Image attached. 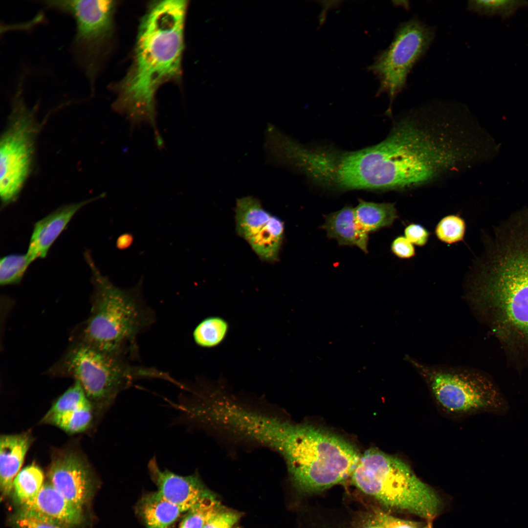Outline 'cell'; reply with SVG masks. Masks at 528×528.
<instances>
[{
	"label": "cell",
	"instance_id": "obj_1",
	"mask_svg": "<svg viewBox=\"0 0 528 528\" xmlns=\"http://www.w3.org/2000/svg\"><path fill=\"white\" fill-rule=\"evenodd\" d=\"M187 5L183 0L158 1L141 21L133 66L120 85L114 105L132 124H154L156 90L180 74Z\"/></svg>",
	"mask_w": 528,
	"mask_h": 528
},
{
	"label": "cell",
	"instance_id": "obj_2",
	"mask_svg": "<svg viewBox=\"0 0 528 528\" xmlns=\"http://www.w3.org/2000/svg\"><path fill=\"white\" fill-rule=\"evenodd\" d=\"M433 114H410L379 143L386 190L426 183L469 160L465 132Z\"/></svg>",
	"mask_w": 528,
	"mask_h": 528
},
{
	"label": "cell",
	"instance_id": "obj_3",
	"mask_svg": "<svg viewBox=\"0 0 528 528\" xmlns=\"http://www.w3.org/2000/svg\"><path fill=\"white\" fill-rule=\"evenodd\" d=\"M473 285V300L507 334L528 342V218L496 228Z\"/></svg>",
	"mask_w": 528,
	"mask_h": 528
},
{
	"label": "cell",
	"instance_id": "obj_4",
	"mask_svg": "<svg viewBox=\"0 0 528 528\" xmlns=\"http://www.w3.org/2000/svg\"><path fill=\"white\" fill-rule=\"evenodd\" d=\"M85 255L92 272L91 308L72 338L134 360L137 337L155 321L142 296V280L131 288L119 287L101 274L88 254Z\"/></svg>",
	"mask_w": 528,
	"mask_h": 528
},
{
	"label": "cell",
	"instance_id": "obj_5",
	"mask_svg": "<svg viewBox=\"0 0 528 528\" xmlns=\"http://www.w3.org/2000/svg\"><path fill=\"white\" fill-rule=\"evenodd\" d=\"M281 455L294 484L320 491L351 476L361 455L355 447L330 431L289 422Z\"/></svg>",
	"mask_w": 528,
	"mask_h": 528
},
{
	"label": "cell",
	"instance_id": "obj_6",
	"mask_svg": "<svg viewBox=\"0 0 528 528\" xmlns=\"http://www.w3.org/2000/svg\"><path fill=\"white\" fill-rule=\"evenodd\" d=\"M131 360L72 338L66 352L47 372L51 375L78 381L91 404L102 413L138 379L171 378L167 373L132 364Z\"/></svg>",
	"mask_w": 528,
	"mask_h": 528
},
{
	"label": "cell",
	"instance_id": "obj_7",
	"mask_svg": "<svg viewBox=\"0 0 528 528\" xmlns=\"http://www.w3.org/2000/svg\"><path fill=\"white\" fill-rule=\"evenodd\" d=\"M353 484L384 506L429 520L438 514L440 500L406 462L376 448L367 450L352 475Z\"/></svg>",
	"mask_w": 528,
	"mask_h": 528
},
{
	"label": "cell",
	"instance_id": "obj_8",
	"mask_svg": "<svg viewBox=\"0 0 528 528\" xmlns=\"http://www.w3.org/2000/svg\"><path fill=\"white\" fill-rule=\"evenodd\" d=\"M406 359L426 381L435 399L445 411L454 414L487 412L502 415L509 405L487 378L473 371L437 368L409 356Z\"/></svg>",
	"mask_w": 528,
	"mask_h": 528
},
{
	"label": "cell",
	"instance_id": "obj_9",
	"mask_svg": "<svg viewBox=\"0 0 528 528\" xmlns=\"http://www.w3.org/2000/svg\"><path fill=\"white\" fill-rule=\"evenodd\" d=\"M22 93L20 82L0 138V197L3 206L17 199L31 173L41 126L36 117L37 106L29 108Z\"/></svg>",
	"mask_w": 528,
	"mask_h": 528
},
{
	"label": "cell",
	"instance_id": "obj_10",
	"mask_svg": "<svg viewBox=\"0 0 528 528\" xmlns=\"http://www.w3.org/2000/svg\"><path fill=\"white\" fill-rule=\"evenodd\" d=\"M44 5L71 16L76 32L72 43L75 61L92 86L98 58L113 27L115 2L108 0H49Z\"/></svg>",
	"mask_w": 528,
	"mask_h": 528
},
{
	"label": "cell",
	"instance_id": "obj_11",
	"mask_svg": "<svg viewBox=\"0 0 528 528\" xmlns=\"http://www.w3.org/2000/svg\"><path fill=\"white\" fill-rule=\"evenodd\" d=\"M434 27L413 18L400 24L390 45L371 66L379 81L378 94L386 93L390 99L387 114L396 96L407 86L408 76L422 58L435 37Z\"/></svg>",
	"mask_w": 528,
	"mask_h": 528
},
{
	"label": "cell",
	"instance_id": "obj_12",
	"mask_svg": "<svg viewBox=\"0 0 528 528\" xmlns=\"http://www.w3.org/2000/svg\"><path fill=\"white\" fill-rule=\"evenodd\" d=\"M236 229L263 261L278 260L284 233V224L271 215L256 198L247 196L237 200Z\"/></svg>",
	"mask_w": 528,
	"mask_h": 528
},
{
	"label": "cell",
	"instance_id": "obj_13",
	"mask_svg": "<svg viewBox=\"0 0 528 528\" xmlns=\"http://www.w3.org/2000/svg\"><path fill=\"white\" fill-rule=\"evenodd\" d=\"M47 476L50 484L69 502L82 508L91 497L95 485L93 473L78 453L65 451L52 460Z\"/></svg>",
	"mask_w": 528,
	"mask_h": 528
},
{
	"label": "cell",
	"instance_id": "obj_14",
	"mask_svg": "<svg viewBox=\"0 0 528 528\" xmlns=\"http://www.w3.org/2000/svg\"><path fill=\"white\" fill-rule=\"evenodd\" d=\"M148 465L150 474L157 486V491L182 512L188 511L210 493L195 474L181 476L167 469L162 470L155 457L150 460Z\"/></svg>",
	"mask_w": 528,
	"mask_h": 528
},
{
	"label": "cell",
	"instance_id": "obj_15",
	"mask_svg": "<svg viewBox=\"0 0 528 528\" xmlns=\"http://www.w3.org/2000/svg\"><path fill=\"white\" fill-rule=\"evenodd\" d=\"M20 510L69 528L83 520L82 508L69 502L50 483L44 484L35 497L22 505Z\"/></svg>",
	"mask_w": 528,
	"mask_h": 528
},
{
	"label": "cell",
	"instance_id": "obj_16",
	"mask_svg": "<svg viewBox=\"0 0 528 528\" xmlns=\"http://www.w3.org/2000/svg\"><path fill=\"white\" fill-rule=\"evenodd\" d=\"M93 200L65 205L37 221L34 226L26 253L31 260L45 258L50 246L73 216Z\"/></svg>",
	"mask_w": 528,
	"mask_h": 528
},
{
	"label": "cell",
	"instance_id": "obj_17",
	"mask_svg": "<svg viewBox=\"0 0 528 528\" xmlns=\"http://www.w3.org/2000/svg\"><path fill=\"white\" fill-rule=\"evenodd\" d=\"M32 442L27 433L2 435L0 438V488L1 498L13 489L15 478L20 471Z\"/></svg>",
	"mask_w": 528,
	"mask_h": 528
},
{
	"label": "cell",
	"instance_id": "obj_18",
	"mask_svg": "<svg viewBox=\"0 0 528 528\" xmlns=\"http://www.w3.org/2000/svg\"><path fill=\"white\" fill-rule=\"evenodd\" d=\"M325 219L321 228L328 238L335 239L340 245L356 246L368 253L369 234L358 223L354 208L346 206Z\"/></svg>",
	"mask_w": 528,
	"mask_h": 528
},
{
	"label": "cell",
	"instance_id": "obj_19",
	"mask_svg": "<svg viewBox=\"0 0 528 528\" xmlns=\"http://www.w3.org/2000/svg\"><path fill=\"white\" fill-rule=\"evenodd\" d=\"M139 512L147 528H167L183 512L156 491L141 500Z\"/></svg>",
	"mask_w": 528,
	"mask_h": 528
},
{
	"label": "cell",
	"instance_id": "obj_20",
	"mask_svg": "<svg viewBox=\"0 0 528 528\" xmlns=\"http://www.w3.org/2000/svg\"><path fill=\"white\" fill-rule=\"evenodd\" d=\"M354 209L358 223L368 234L391 226L398 218L392 203H375L359 199Z\"/></svg>",
	"mask_w": 528,
	"mask_h": 528
},
{
	"label": "cell",
	"instance_id": "obj_21",
	"mask_svg": "<svg viewBox=\"0 0 528 528\" xmlns=\"http://www.w3.org/2000/svg\"><path fill=\"white\" fill-rule=\"evenodd\" d=\"M44 475L37 465L30 464L20 471L14 479L13 489L22 506L35 497L44 485Z\"/></svg>",
	"mask_w": 528,
	"mask_h": 528
},
{
	"label": "cell",
	"instance_id": "obj_22",
	"mask_svg": "<svg viewBox=\"0 0 528 528\" xmlns=\"http://www.w3.org/2000/svg\"><path fill=\"white\" fill-rule=\"evenodd\" d=\"M228 329L227 322L220 317H210L195 328L193 337L197 344L205 348L215 347L225 337Z\"/></svg>",
	"mask_w": 528,
	"mask_h": 528
},
{
	"label": "cell",
	"instance_id": "obj_23",
	"mask_svg": "<svg viewBox=\"0 0 528 528\" xmlns=\"http://www.w3.org/2000/svg\"><path fill=\"white\" fill-rule=\"evenodd\" d=\"M86 409H92V404L80 384L74 381V384L56 400L44 417Z\"/></svg>",
	"mask_w": 528,
	"mask_h": 528
},
{
	"label": "cell",
	"instance_id": "obj_24",
	"mask_svg": "<svg viewBox=\"0 0 528 528\" xmlns=\"http://www.w3.org/2000/svg\"><path fill=\"white\" fill-rule=\"evenodd\" d=\"M528 6V1L519 0H472L467 8L470 11L485 16L499 15L504 19L512 16L520 8Z\"/></svg>",
	"mask_w": 528,
	"mask_h": 528
},
{
	"label": "cell",
	"instance_id": "obj_25",
	"mask_svg": "<svg viewBox=\"0 0 528 528\" xmlns=\"http://www.w3.org/2000/svg\"><path fill=\"white\" fill-rule=\"evenodd\" d=\"M92 409H86L44 417L43 422L58 427L70 434L83 432L89 426Z\"/></svg>",
	"mask_w": 528,
	"mask_h": 528
},
{
	"label": "cell",
	"instance_id": "obj_26",
	"mask_svg": "<svg viewBox=\"0 0 528 528\" xmlns=\"http://www.w3.org/2000/svg\"><path fill=\"white\" fill-rule=\"evenodd\" d=\"M220 506L218 501L209 493L188 511L179 528H204L209 518Z\"/></svg>",
	"mask_w": 528,
	"mask_h": 528
},
{
	"label": "cell",
	"instance_id": "obj_27",
	"mask_svg": "<svg viewBox=\"0 0 528 528\" xmlns=\"http://www.w3.org/2000/svg\"><path fill=\"white\" fill-rule=\"evenodd\" d=\"M32 262L27 254L9 255L1 258L0 285L5 286L20 282L27 268Z\"/></svg>",
	"mask_w": 528,
	"mask_h": 528
},
{
	"label": "cell",
	"instance_id": "obj_28",
	"mask_svg": "<svg viewBox=\"0 0 528 528\" xmlns=\"http://www.w3.org/2000/svg\"><path fill=\"white\" fill-rule=\"evenodd\" d=\"M465 220L458 215H449L437 223L435 233L441 242L451 244L462 241L465 235Z\"/></svg>",
	"mask_w": 528,
	"mask_h": 528
},
{
	"label": "cell",
	"instance_id": "obj_29",
	"mask_svg": "<svg viewBox=\"0 0 528 528\" xmlns=\"http://www.w3.org/2000/svg\"><path fill=\"white\" fill-rule=\"evenodd\" d=\"M11 521L14 528H69L21 510Z\"/></svg>",
	"mask_w": 528,
	"mask_h": 528
},
{
	"label": "cell",
	"instance_id": "obj_30",
	"mask_svg": "<svg viewBox=\"0 0 528 528\" xmlns=\"http://www.w3.org/2000/svg\"><path fill=\"white\" fill-rule=\"evenodd\" d=\"M240 517L238 512L220 506L211 516L204 528H233Z\"/></svg>",
	"mask_w": 528,
	"mask_h": 528
},
{
	"label": "cell",
	"instance_id": "obj_31",
	"mask_svg": "<svg viewBox=\"0 0 528 528\" xmlns=\"http://www.w3.org/2000/svg\"><path fill=\"white\" fill-rule=\"evenodd\" d=\"M404 236L413 244L418 246H424L428 241L430 232L420 224L411 223L404 230Z\"/></svg>",
	"mask_w": 528,
	"mask_h": 528
},
{
	"label": "cell",
	"instance_id": "obj_32",
	"mask_svg": "<svg viewBox=\"0 0 528 528\" xmlns=\"http://www.w3.org/2000/svg\"><path fill=\"white\" fill-rule=\"evenodd\" d=\"M391 249L392 253L400 259H410L416 255L414 244L404 236L396 237L391 243Z\"/></svg>",
	"mask_w": 528,
	"mask_h": 528
},
{
	"label": "cell",
	"instance_id": "obj_33",
	"mask_svg": "<svg viewBox=\"0 0 528 528\" xmlns=\"http://www.w3.org/2000/svg\"><path fill=\"white\" fill-rule=\"evenodd\" d=\"M375 520L383 528H418L416 522L398 519L380 511L375 513Z\"/></svg>",
	"mask_w": 528,
	"mask_h": 528
},
{
	"label": "cell",
	"instance_id": "obj_34",
	"mask_svg": "<svg viewBox=\"0 0 528 528\" xmlns=\"http://www.w3.org/2000/svg\"><path fill=\"white\" fill-rule=\"evenodd\" d=\"M383 528L381 526H380V525L377 524L376 525L368 527H367V528Z\"/></svg>",
	"mask_w": 528,
	"mask_h": 528
},
{
	"label": "cell",
	"instance_id": "obj_35",
	"mask_svg": "<svg viewBox=\"0 0 528 528\" xmlns=\"http://www.w3.org/2000/svg\"><path fill=\"white\" fill-rule=\"evenodd\" d=\"M424 528H431L429 526H428L426 527H425Z\"/></svg>",
	"mask_w": 528,
	"mask_h": 528
},
{
	"label": "cell",
	"instance_id": "obj_36",
	"mask_svg": "<svg viewBox=\"0 0 528 528\" xmlns=\"http://www.w3.org/2000/svg\"><path fill=\"white\" fill-rule=\"evenodd\" d=\"M233 528H239L238 527H234Z\"/></svg>",
	"mask_w": 528,
	"mask_h": 528
}]
</instances>
